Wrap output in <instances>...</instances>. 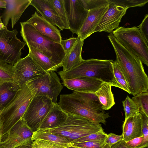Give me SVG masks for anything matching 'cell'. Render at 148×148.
<instances>
[{
  "mask_svg": "<svg viewBox=\"0 0 148 148\" xmlns=\"http://www.w3.org/2000/svg\"><path fill=\"white\" fill-rule=\"evenodd\" d=\"M108 37L114 50L116 60L127 83L130 94L134 96L148 91V77L140 59L123 47L112 33Z\"/></svg>",
  "mask_w": 148,
  "mask_h": 148,
  "instance_id": "6da1fadb",
  "label": "cell"
},
{
  "mask_svg": "<svg viewBox=\"0 0 148 148\" xmlns=\"http://www.w3.org/2000/svg\"><path fill=\"white\" fill-rule=\"evenodd\" d=\"M66 112L84 117L90 121L106 124L110 117L102 108V105L94 93L73 91L60 95L58 103Z\"/></svg>",
  "mask_w": 148,
  "mask_h": 148,
  "instance_id": "7a4b0ae2",
  "label": "cell"
},
{
  "mask_svg": "<svg viewBox=\"0 0 148 148\" xmlns=\"http://www.w3.org/2000/svg\"><path fill=\"white\" fill-rule=\"evenodd\" d=\"M113 60L94 58L84 60L71 69L58 73L62 80L86 77L100 80L112 84L114 86L121 89L114 75Z\"/></svg>",
  "mask_w": 148,
  "mask_h": 148,
  "instance_id": "3957f363",
  "label": "cell"
},
{
  "mask_svg": "<svg viewBox=\"0 0 148 148\" xmlns=\"http://www.w3.org/2000/svg\"><path fill=\"white\" fill-rule=\"evenodd\" d=\"M36 93L34 88L26 83L23 84L17 90L12 99L1 111L2 138L23 117Z\"/></svg>",
  "mask_w": 148,
  "mask_h": 148,
  "instance_id": "277c9868",
  "label": "cell"
},
{
  "mask_svg": "<svg viewBox=\"0 0 148 148\" xmlns=\"http://www.w3.org/2000/svg\"><path fill=\"white\" fill-rule=\"evenodd\" d=\"M21 35L27 45L36 49L60 68L62 67L66 53L61 44L49 39L26 21L20 22Z\"/></svg>",
  "mask_w": 148,
  "mask_h": 148,
  "instance_id": "5b68a950",
  "label": "cell"
},
{
  "mask_svg": "<svg viewBox=\"0 0 148 148\" xmlns=\"http://www.w3.org/2000/svg\"><path fill=\"white\" fill-rule=\"evenodd\" d=\"M67 113L66 120L60 126L41 130L64 137L71 143L103 129L100 123H94L81 116Z\"/></svg>",
  "mask_w": 148,
  "mask_h": 148,
  "instance_id": "8992f818",
  "label": "cell"
},
{
  "mask_svg": "<svg viewBox=\"0 0 148 148\" xmlns=\"http://www.w3.org/2000/svg\"><path fill=\"white\" fill-rule=\"evenodd\" d=\"M112 34L119 42L148 66V46L138 27H119Z\"/></svg>",
  "mask_w": 148,
  "mask_h": 148,
  "instance_id": "52a82bcc",
  "label": "cell"
},
{
  "mask_svg": "<svg viewBox=\"0 0 148 148\" xmlns=\"http://www.w3.org/2000/svg\"><path fill=\"white\" fill-rule=\"evenodd\" d=\"M17 34L16 29L7 27L0 31V62L14 66L21 58V51L26 43L18 38Z\"/></svg>",
  "mask_w": 148,
  "mask_h": 148,
  "instance_id": "ba28073f",
  "label": "cell"
},
{
  "mask_svg": "<svg viewBox=\"0 0 148 148\" xmlns=\"http://www.w3.org/2000/svg\"><path fill=\"white\" fill-rule=\"evenodd\" d=\"M54 103L43 96L34 97L22 117L33 132L38 131Z\"/></svg>",
  "mask_w": 148,
  "mask_h": 148,
  "instance_id": "9c48e42d",
  "label": "cell"
},
{
  "mask_svg": "<svg viewBox=\"0 0 148 148\" xmlns=\"http://www.w3.org/2000/svg\"><path fill=\"white\" fill-rule=\"evenodd\" d=\"M36 91L34 96H43L57 103L58 97L63 88L60 79L55 71L44 74L27 82Z\"/></svg>",
  "mask_w": 148,
  "mask_h": 148,
  "instance_id": "30bf717a",
  "label": "cell"
},
{
  "mask_svg": "<svg viewBox=\"0 0 148 148\" xmlns=\"http://www.w3.org/2000/svg\"><path fill=\"white\" fill-rule=\"evenodd\" d=\"M14 66L15 82L19 88L27 82L47 72L36 64L29 53L25 58H21Z\"/></svg>",
  "mask_w": 148,
  "mask_h": 148,
  "instance_id": "8fae6325",
  "label": "cell"
},
{
  "mask_svg": "<svg viewBox=\"0 0 148 148\" xmlns=\"http://www.w3.org/2000/svg\"><path fill=\"white\" fill-rule=\"evenodd\" d=\"M33 133L22 118L9 131L6 138L0 142V148H15L22 144L32 142Z\"/></svg>",
  "mask_w": 148,
  "mask_h": 148,
  "instance_id": "7c38bea8",
  "label": "cell"
},
{
  "mask_svg": "<svg viewBox=\"0 0 148 148\" xmlns=\"http://www.w3.org/2000/svg\"><path fill=\"white\" fill-rule=\"evenodd\" d=\"M65 3L69 29L77 35L89 11L84 8L81 0H65Z\"/></svg>",
  "mask_w": 148,
  "mask_h": 148,
  "instance_id": "4fadbf2b",
  "label": "cell"
},
{
  "mask_svg": "<svg viewBox=\"0 0 148 148\" xmlns=\"http://www.w3.org/2000/svg\"><path fill=\"white\" fill-rule=\"evenodd\" d=\"M109 2L108 10L95 29L94 33L104 31L111 33L114 29L119 27L121 19L126 14L128 8L117 6L110 1Z\"/></svg>",
  "mask_w": 148,
  "mask_h": 148,
  "instance_id": "5bb4252c",
  "label": "cell"
},
{
  "mask_svg": "<svg viewBox=\"0 0 148 148\" xmlns=\"http://www.w3.org/2000/svg\"><path fill=\"white\" fill-rule=\"evenodd\" d=\"M26 22L31 24L44 36L55 42L61 44L62 39L60 30L39 15L36 12Z\"/></svg>",
  "mask_w": 148,
  "mask_h": 148,
  "instance_id": "9a60e30c",
  "label": "cell"
},
{
  "mask_svg": "<svg viewBox=\"0 0 148 148\" xmlns=\"http://www.w3.org/2000/svg\"><path fill=\"white\" fill-rule=\"evenodd\" d=\"M31 0H5L6 3V8L1 16L5 26L7 27L10 19L13 28L24 11L30 5Z\"/></svg>",
  "mask_w": 148,
  "mask_h": 148,
  "instance_id": "2e32d148",
  "label": "cell"
},
{
  "mask_svg": "<svg viewBox=\"0 0 148 148\" xmlns=\"http://www.w3.org/2000/svg\"><path fill=\"white\" fill-rule=\"evenodd\" d=\"M109 4L89 10L77 36L84 40L94 31L108 8Z\"/></svg>",
  "mask_w": 148,
  "mask_h": 148,
  "instance_id": "e0dca14e",
  "label": "cell"
},
{
  "mask_svg": "<svg viewBox=\"0 0 148 148\" xmlns=\"http://www.w3.org/2000/svg\"><path fill=\"white\" fill-rule=\"evenodd\" d=\"M64 86L75 92L94 93L101 87L103 82L95 79L82 77L62 80Z\"/></svg>",
  "mask_w": 148,
  "mask_h": 148,
  "instance_id": "ac0fdd59",
  "label": "cell"
},
{
  "mask_svg": "<svg viewBox=\"0 0 148 148\" xmlns=\"http://www.w3.org/2000/svg\"><path fill=\"white\" fill-rule=\"evenodd\" d=\"M47 21L57 26L61 30L65 29L64 25L57 12L48 0H32L30 5Z\"/></svg>",
  "mask_w": 148,
  "mask_h": 148,
  "instance_id": "d6986e66",
  "label": "cell"
},
{
  "mask_svg": "<svg viewBox=\"0 0 148 148\" xmlns=\"http://www.w3.org/2000/svg\"><path fill=\"white\" fill-rule=\"evenodd\" d=\"M142 121L140 113L125 120L122 126V140L127 142L143 136Z\"/></svg>",
  "mask_w": 148,
  "mask_h": 148,
  "instance_id": "ffe728a7",
  "label": "cell"
},
{
  "mask_svg": "<svg viewBox=\"0 0 148 148\" xmlns=\"http://www.w3.org/2000/svg\"><path fill=\"white\" fill-rule=\"evenodd\" d=\"M68 117L67 112L63 110L58 103H54L39 129H51L58 127L66 121Z\"/></svg>",
  "mask_w": 148,
  "mask_h": 148,
  "instance_id": "44dd1931",
  "label": "cell"
},
{
  "mask_svg": "<svg viewBox=\"0 0 148 148\" xmlns=\"http://www.w3.org/2000/svg\"><path fill=\"white\" fill-rule=\"evenodd\" d=\"M84 40L77 36V40L72 49L65 56L62 63V71L71 69L84 60L82 57V52Z\"/></svg>",
  "mask_w": 148,
  "mask_h": 148,
  "instance_id": "7402d4cb",
  "label": "cell"
},
{
  "mask_svg": "<svg viewBox=\"0 0 148 148\" xmlns=\"http://www.w3.org/2000/svg\"><path fill=\"white\" fill-rule=\"evenodd\" d=\"M113 86L111 83L104 82L101 87L94 93L98 97L104 110L110 109L115 103L111 87Z\"/></svg>",
  "mask_w": 148,
  "mask_h": 148,
  "instance_id": "603a6c76",
  "label": "cell"
},
{
  "mask_svg": "<svg viewBox=\"0 0 148 148\" xmlns=\"http://www.w3.org/2000/svg\"><path fill=\"white\" fill-rule=\"evenodd\" d=\"M29 54L34 61L41 68L47 72L55 71L59 67L49 58L36 49L27 45Z\"/></svg>",
  "mask_w": 148,
  "mask_h": 148,
  "instance_id": "cb8c5ba5",
  "label": "cell"
},
{
  "mask_svg": "<svg viewBox=\"0 0 148 148\" xmlns=\"http://www.w3.org/2000/svg\"><path fill=\"white\" fill-rule=\"evenodd\" d=\"M31 139L32 141L36 139L48 140L67 148L72 146L71 143L65 137L41 129L33 132Z\"/></svg>",
  "mask_w": 148,
  "mask_h": 148,
  "instance_id": "d4e9b609",
  "label": "cell"
},
{
  "mask_svg": "<svg viewBox=\"0 0 148 148\" xmlns=\"http://www.w3.org/2000/svg\"><path fill=\"white\" fill-rule=\"evenodd\" d=\"M19 88L10 83L0 84V110L1 111L12 99Z\"/></svg>",
  "mask_w": 148,
  "mask_h": 148,
  "instance_id": "484cf974",
  "label": "cell"
},
{
  "mask_svg": "<svg viewBox=\"0 0 148 148\" xmlns=\"http://www.w3.org/2000/svg\"><path fill=\"white\" fill-rule=\"evenodd\" d=\"M14 75V66L0 62V84L10 83L16 86L15 82Z\"/></svg>",
  "mask_w": 148,
  "mask_h": 148,
  "instance_id": "4316f807",
  "label": "cell"
},
{
  "mask_svg": "<svg viewBox=\"0 0 148 148\" xmlns=\"http://www.w3.org/2000/svg\"><path fill=\"white\" fill-rule=\"evenodd\" d=\"M57 12L63 24L65 29H69L65 7V0H48Z\"/></svg>",
  "mask_w": 148,
  "mask_h": 148,
  "instance_id": "83f0119b",
  "label": "cell"
},
{
  "mask_svg": "<svg viewBox=\"0 0 148 148\" xmlns=\"http://www.w3.org/2000/svg\"><path fill=\"white\" fill-rule=\"evenodd\" d=\"M148 91L140 92L134 96L132 99L139 109V113L148 116Z\"/></svg>",
  "mask_w": 148,
  "mask_h": 148,
  "instance_id": "f1b7e54d",
  "label": "cell"
},
{
  "mask_svg": "<svg viewBox=\"0 0 148 148\" xmlns=\"http://www.w3.org/2000/svg\"><path fill=\"white\" fill-rule=\"evenodd\" d=\"M122 102L125 114V120L139 112L138 107L128 96Z\"/></svg>",
  "mask_w": 148,
  "mask_h": 148,
  "instance_id": "f546056e",
  "label": "cell"
},
{
  "mask_svg": "<svg viewBox=\"0 0 148 148\" xmlns=\"http://www.w3.org/2000/svg\"><path fill=\"white\" fill-rule=\"evenodd\" d=\"M110 2L124 8L142 7L148 2V0H109Z\"/></svg>",
  "mask_w": 148,
  "mask_h": 148,
  "instance_id": "4dcf8cb0",
  "label": "cell"
},
{
  "mask_svg": "<svg viewBox=\"0 0 148 148\" xmlns=\"http://www.w3.org/2000/svg\"><path fill=\"white\" fill-rule=\"evenodd\" d=\"M108 134L105 133L103 130L86 136L75 140L71 142V144L90 141H104Z\"/></svg>",
  "mask_w": 148,
  "mask_h": 148,
  "instance_id": "1f68e13d",
  "label": "cell"
},
{
  "mask_svg": "<svg viewBox=\"0 0 148 148\" xmlns=\"http://www.w3.org/2000/svg\"><path fill=\"white\" fill-rule=\"evenodd\" d=\"M141 121V131L143 137L142 143L137 148H144L148 146V116L145 114L140 113Z\"/></svg>",
  "mask_w": 148,
  "mask_h": 148,
  "instance_id": "d6a6232c",
  "label": "cell"
},
{
  "mask_svg": "<svg viewBox=\"0 0 148 148\" xmlns=\"http://www.w3.org/2000/svg\"><path fill=\"white\" fill-rule=\"evenodd\" d=\"M84 8L88 11L108 5V0H81Z\"/></svg>",
  "mask_w": 148,
  "mask_h": 148,
  "instance_id": "836d02e7",
  "label": "cell"
},
{
  "mask_svg": "<svg viewBox=\"0 0 148 148\" xmlns=\"http://www.w3.org/2000/svg\"><path fill=\"white\" fill-rule=\"evenodd\" d=\"M32 145L34 148H67L51 142L42 139L33 141Z\"/></svg>",
  "mask_w": 148,
  "mask_h": 148,
  "instance_id": "e575fe53",
  "label": "cell"
},
{
  "mask_svg": "<svg viewBox=\"0 0 148 148\" xmlns=\"http://www.w3.org/2000/svg\"><path fill=\"white\" fill-rule=\"evenodd\" d=\"M105 144L103 141H90L72 144V145L80 148H103Z\"/></svg>",
  "mask_w": 148,
  "mask_h": 148,
  "instance_id": "d590c367",
  "label": "cell"
},
{
  "mask_svg": "<svg viewBox=\"0 0 148 148\" xmlns=\"http://www.w3.org/2000/svg\"><path fill=\"white\" fill-rule=\"evenodd\" d=\"M146 42L148 44V14L145 15L140 25L138 27Z\"/></svg>",
  "mask_w": 148,
  "mask_h": 148,
  "instance_id": "8d00e7d4",
  "label": "cell"
},
{
  "mask_svg": "<svg viewBox=\"0 0 148 148\" xmlns=\"http://www.w3.org/2000/svg\"><path fill=\"white\" fill-rule=\"evenodd\" d=\"M77 40V37H72L65 40H62L61 44L66 54L72 49Z\"/></svg>",
  "mask_w": 148,
  "mask_h": 148,
  "instance_id": "74e56055",
  "label": "cell"
},
{
  "mask_svg": "<svg viewBox=\"0 0 148 148\" xmlns=\"http://www.w3.org/2000/svg\"><path fill=\"white\" fill-rule=\"evenodd\" d=\"M122 139V135H118L112 133L108 134L104 141L105 145L110 146L115 144Z\"/></svg>",
  "mask_w": 148,
  "mask_h": 148,
  "instance_id": "f35d334b",
  "label": "cell"
},
{
  "mask_svg": "<svg viewBox=\"0 0 148 148\" xmlns=\"http://www.w3.org/2000/svg\"><path fill=\"white\" fill-rule=\"evenodd\" d=\"M143 140V136L125 142V144L130 148H137L142 143Z\"/></svg>",
  "mask_w": 148,
  "mask_h": 148,
  "instance_id": "ab89813d",
  "label": "cell"
},
{
  "mask_svg": "<svg viewBox=\"0 0 148 148\" xmlns=\"http://www.w3.org/2000/svg\"><path fill=\"white\" fill-rule=\"evenodd\" d=\"M110 148H130L125 144V142L122 140L111 146Z\"/></svg>",
  "mask_w": 148,
  "mask_h": 148,
  "instance_id": "60d3db41",
  "label": "cell"
},
{
  "mask_svg": "<svg viewBox=\"0 0 148 148\" xmlns=\"http://www.w3.org/2000/svg\"><path fill=\"white\" fill-rule=\"evenodd\" d=\"M32 142L22 144L15 148H34L32 144Z\"/></svg>",
  "mask_w": 148,
  "mask_h": 148,
  "instance_id": "b9f144b4",
  "label": "cell"
},
{
  "mask_svg": "<svg viewBox=\"0 0 148 148\" xmlns=\"http://www.w3.org/2000/svg\"><path fill=\"white\" fill-rule=\"evenodd\" d=\"M6 3L5 0H0V8L6 9Z\"/></svg>",
  "mask_w": 148,
  "mask_h": 148,
  "instance_id": "7bdbcfd3",
  "label": "cell"
},
{
  "mask_svg": "<svg viewBox=\"0 0 148 148\" xmlns=\"http://www.w3.org/2000/svg\"><path fill=\"white\" fill-rule=\"evenodd\" d=\"M6 27L3 23H0V31Z\"/></svg>",
  "mask_w": 148,
  "mask_h": 148,
  "instance_id": "ee69618b",
  "label": "cell"
},
{
  "mask_svg": "<svg viewBox=\"0 0 148 148\" xmlns=\"http://www.w3.org/2000/svg\"><path fill=\"white\" fill-rule=\"evenodd\" d=\"M74 147V148H78L77 147H75L73 146ZM103 148H110V146L107 145H105L104 146V147H103Z\"/></svg>",
  "mask_w": 148,
  "mask_h": 148,
  "instance_id": "f6af8a7d",
  "label": "cell"
},
{
  "mask_svg": "<svg viewBox=\"0 0 148 148\" xmlns=\"http://www.w3.org/2000/svg\"><path fill=\"white\" fill-rule=\"evenodd\" d=\"M1 124L0 123V142L1 141L2 138L1 136Z\"/></svg>",
  "mask_w": 148,
  "mask_h": 148,
  "instance_id": "bcb514c9",
  "label": "cell"
},
{
  "mask_svg": "<svg viewBox=\"0 0 148 148\" xmlns=\"http://www.w3.org/2000/svg\"><path fill=\"white\" fill-rule=\"evenodd\" d=\"M67 148H74V147L73 146H70L69 147H67Z\"/></svg>",
  "mask_w": 148,
  "mask_h": 148,
  "instance_id": "7dc6e473",
  "label": "cell"
},
{
  "mask_svg": "<svg viewBox=\"0 0 148 148\" xmlns=\"http://www.w3.org/2000/svg\"><path fill=\"white\" fill-rule=\"evenodd\" d=\"M1 16H0V23H2V21L1 19Z\"/></svg>",
  "mask_w": 148,
  "mask_h": 148,
  "instance_id": "c3c4849f",
  "label": "cell"
},
{
  "mask_svg": "<svg viewBox=\"0 0 148 148\" xmlns=\"http://www.w3.org/2000/svg\"><path fill=\"white\" fill-rule=\"evenodd\" d=\"M0 112H1V111H0Z\"/></svg>",
  "mask_w": 148,
  "mask_h": 148,
  "instance_id": "681fc988",
  "label": "cell"
}]
</instances>
